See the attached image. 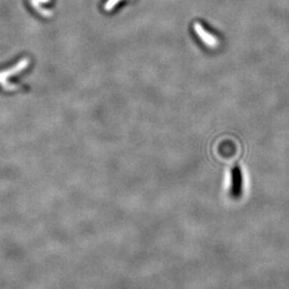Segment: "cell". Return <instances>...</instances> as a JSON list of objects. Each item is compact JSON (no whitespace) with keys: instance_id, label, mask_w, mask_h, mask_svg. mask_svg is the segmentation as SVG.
Wrapping results in <instances>:
<instances>
[{"instance_id":"3","label":"cell","mask_w":289,"mask_h":289,"mask_svg":"<svg viewBox=\"0 0 289 289\" xmlns=\"http://www.w3.org/2000/svg\"><path fill=\"white\" fill-rule=\"evenodd\" d=\"M118 1H119V0H109V1L106 3L105 7H104V8H105V10H106V11H110L113 7L116 5V3H117Z\"/></svg>"},{"instance_id":"1","label":"cell","mask_w":289,"mask_h":289,"mask_svg":"<svg viewBox=\"0 0 289 289\" xmlns=\"http://www.w3.org/2000/svg\"><path fill=\"white\" fill-rule=\"evenodd\" d=\"M193 27H194V30H195L196 34L199 36L200 39H202V42L204 44H206L209 47L214 48L218 45V39H216V37H214L212 34L207 32V30H205L200 24L198 23L194 24Z\"/></svg>"},{"instance_id":"2","label":"cell","mask_w":289,"mask_h":289,"mask_svg":"<svg viewBox=\"0 0 289 289\" xmlns=\"http://www.w3.org/2000/svg\"><path fill=\"white\" fill-rule=\"evenodd\" d=\"M231 184L233 194L238 196L240 194L241 187H242V175L238 167H236L233 170V173L231 175Z\"/></svg>"}]
</instances>
